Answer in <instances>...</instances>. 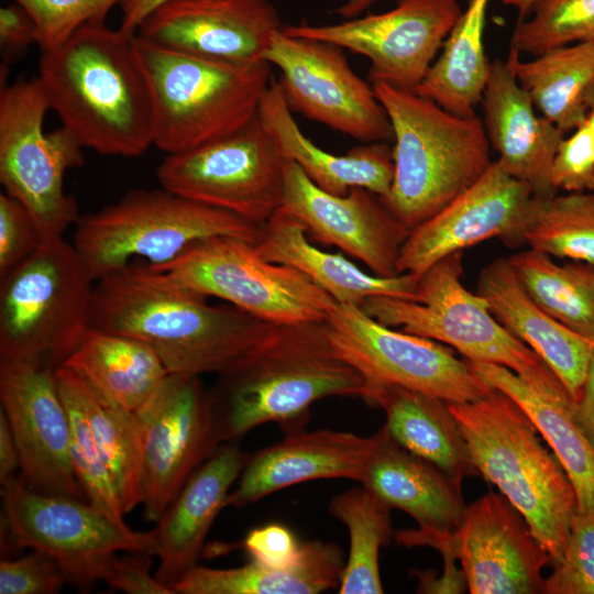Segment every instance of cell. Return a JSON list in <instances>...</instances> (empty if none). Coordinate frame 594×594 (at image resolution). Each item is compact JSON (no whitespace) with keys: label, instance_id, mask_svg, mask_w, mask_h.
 <instances>
[{"label":"cell","instance_id":"7c38bea8","mask_svg":"<svg viewBox=\"0 0 594 594\" xmlns=\"http://www.w3.org/2000/svg\"><path fill=\"white\" fill-rule=\"evenodd\" d=\"M150 266L274 324L324 321L338 305L301 272L265 260L253 242L241 238H207L175 260Z\"/></svg>","mask_w":594,"mask_h":594},{"label":"cell","instance_id":"ee69618b","mask_svg":"<svg viewBox=\"0 0 594 594\" xmlns=\"http://www.w3.org/2000/svg\"><path fill=\"white\" fill-rule=\"evenodd\" d=\"M551 183L566 193L594 191V134L586 121L560 142Z\"/></svg>","mask_w":594,"mask_h":594},{"label":"cell","instance_id":"484cf974","mask_svg":"<svg viewBox=\"0 0 594 594\" xmlns=\"http://www.w3.org/2000/svg\"><path fill=\"white\" fill-rule=\"evenodd\" d=\"M476 294L494 318L551 369L576 402L585 383L594 342L572 332L540 308L526 292L509 258L484 266Z\"/></svg>","mask_w":594,"mask_h":594},{"label":"cell","instance_id":"d6a6232c","mask_svg":"<svg viewBox=\"0 0 594 594\" xmlns=\"http://www.w3.org/2000/svg\"><path fill=\"white\" fill-rule=\"evenodd\" d=\"M342 550L320 540L304 543L300 561L277 569L253 559L242 566H194L170 586L174 594H317L340 586Z\"/></svg>","mask_w":594,"mask_h":594},{"label":"cell","instance_id":"8fae6325","mask_svg":"<svg viewBox=\"0 0 594 594\" xmlns=\"http://www.w3.org/2000/svg\"><path fill=\"white\" fill-rule=\"evenodd\" d=\"M4 546L29 548L52 557L67 583L81 592L106 581L120 551L155 556L153 531L130 529L85 499L34 491L18 476L1 486Z\"/></svg>","mask_w":594,"mask_h":594},{"label":"cell","instance_id":"ffe728a7","mask_svg":"<svg viewBox=\"0 0 594 594\" xmlns=\"http://www.w3.org/2000/svg\"><path fill=\"white\" fill-rule=\"evenodd\" d=\"M280 209L305 226L310 240L339 248L374 275H399L397 263L410 230L375 193L353 187L343 196L329 194L285 158Z\"/></svg>","mask_w":594,"mask_h":594},{"label":"cell","instance_id":"bcb514c9","mask_svg":"<svg viewBox=\"0 0 594 594\" xmlns=\"http://www.w3.org/2000/svg\"><path fill=\"white\" fill-rule=\"evenodd\" d=\"M43 243L28 209L15 198L0 194V277L30 257Z\"/></svg>","mask_w":594,"mask_h":594},{"label":"cell","instance_id":"cb8c5ba5","mask_svg":"<svg viewBox=\"0 0 594 594\" xmlns=\"http://www.w3.org/2000/svg\"><path fill=\"white\" fill-rule=\"evenodd\" d=\"M481 103L496 161L537 198L554 197L558 190L551 183V167L564 133L537 111L506 62H491Z\"/></svg>","mask_w":594,"mask_h":594},{"label":"cell","instance_id":"4dcf8cb0","mask_svg":"<svg viewBox=\"0 0 594 594\" xmlns=\"http://www.w3.org/2000/svg\"><path fill=\"white\" fill-rule=\"evenodd\" d=\"M470 363L495 389L514 399L532 420L571 480L578 510H594V448L575 419L573 397L546 393L503 365L479 361Z\"/></svg>","mask_w":594,"mask_h":594},{"label":"cell","instance_id":"ba28073f","mask_svg":"<svg viewBox=\"0 0 594 594\" xmlns=\"http://www.w3.org/2000/svg\"><path fill=\"white\" fill-rule=\"evenodd\" d=\"M73 245L94 280L143 258L175 260L194 243L217 235L255 242L260 226L164 188L134 189L114 204L80 216Z\"/></svg>","mask_w":594,"mask_h":594},{"label":"cell","instance_id":"5bb4252c","mask_svg":"<svg viewBox=\"0 0 594 594\" xmlns=\"http://www.w3.org/2000/svg\"><path fill=\"white\" fill-rule=\"evenodd\" d=\"M323 327L337 353L367 385L402 386L457 404L475 402L495 389L465 358L458 359L435 340L394 330L360 306L338 304Z\"/></svg>","mask_w":594,"mask_h":594},{"label":"cell","instance_id":"f35d334b","mask_svg":"<svg viewBox=\"0 0 594 594\" xmlns=\"http://www.w3.org/2000/svg\"><path fill=\"white\" fill-rule=\"evenodd\" d=\"M525 243L552 257L594 265V191L540 199Z\"/></svg>","mask_w":594,"mask_h":594},{"label":"cell","instance_id":"7bdbcfd3","mask_svg":"<svg viewBox=\"0 0 594 594\" xmlns=\"http://www.w3.org/2000/svg\"><path fill=\"white\" fill-rule=\"evenodd\" d=\"M544 579V594H594V510H576L563 557Z\"/></svg>","mask_w":594,"mask_h":594},{"label":"cell","instance_id":"d590c367","mask_svg":"<svg viewBox=\"0 0 594 594\" xmlns=\"http://www.w3.org/2000/svg\"><path fill=\"white\" fill-rule=\"evenodd\" d=\"M534 301L582 338L594 342V265L528 249L508 257Z\"/></svg>","mask_w":594,"mask_h":594},{"label":"cell","instance_id":"7dc6e473","mask_svg":"<svg viewBox=\"0 0 594 594\" xmlns=\"http://www.w3.org/2000/svg\"><path fill=\"white\" fill-rule=\"evenodd\" d=\"M399 544L406 547L427 546L437 549L443 558V572L437 578L430 571L416 572L418 593H463L468 588L464 573L455 565L458 560L453 532L422 530H399L395 536Z\"/></svg>","mask_w":594,"mask_h":594},{"label":"cell","instance_id":"816d5d0a","mask_svg":"<svg viewBox=\"0 0 594 594\" xmlns=\"http://www.w3.org/2000/svg\"><path fill=\"white\" fill-rule=\"evenodd\" d=\"M20 471L19 451L4 413L0 409V484L16 479Z\"/></svg>","mask_w":594,"mask_h":594},{"label":"cell","instance_id":"60d3db41","mask_svg":"<svg viewBox=\"0 0 594 594\" xmlns=\"http://www.w3.org/2000/svg\"><path fill=\"white\" fill-rule=\"evenodd\" d=\"M576 43H594V0H540L518 22L510 48L537 56Z\"/></svg>","mask_w":594,"mask_h":594},{"label":"cell","instance_id":"74e56055","mask_svg":"<svg viewBox=\"0 0 594 594\" xmlns=\"http://www.w3.org/2000/svg\"><path fill=\"white\" fill-rule=\"evenodd\" d=\"M329 512L346 527L350 538L339 593H383L378 554L392 537L391 508L360 485L334 496Z\"/></svg>","mask_w":594,"mask_h":594},{"label":"cell","instance_id":"f1b7e54d","mask_svg":"<svg viewBox=\"0 0 594 594\" xmlns=\"http://www.w3.org/2000/svg\"><path fill=\"white\" fill-rule=\"evenodd\" d=\"M254 245L265 260L298 270L338 304L361 306L372 296L416 300V275L369 274L342 254L326 252L312 244L305 226L282 209L260 226Z\"/></svg>","mask_w":594,"mask_h":594},{"label":"cell","instance_id":"7402d4cb","mask_svg":"<svg viewBox=\"0 0 594 594\" xmlns=\"http://www.w3.org/2000/svg\"><path fill=\"white\" fill-rule=\"evenodd\" d=\"M279 14L268 0H166L136 34L158 45L213 59L265 61Z\"/></svg>","mask_w":594,"mask_h":594},{"label":"cell","instance_id":"836d02e7","mask_svg":"<svg viewBox=\"0 0 594 594\" xmlns=\"http://www.w3.org/2000/svg\"><path fill=\"white\" fill-rule=\"evenodd\" d=\"M510 48L506 63L529 95L537 111L563 133L587 118L586 94L594 82V43L551 48L521 61Z\"/></svg>","mask_w":594,"mask_h":594},{"label":"cell","instance_id":"83f0119b","mask_svg":"<svg viewBox=\"0 0 594 594\" xmlns=\"http://www.w3.org/2000/svg\"><path fill=\"white\" fill-rule=\"evenodd\" d=\"M258 119L285 158L295 162L320 189L337 196L353 187L385 197L394 178L393 148L386 142L354 146L344 155L322 150L306 136L293 117L279 80L272 79L261 101Z\"/></svg>","mask_w":594,"mask_h":594},{"label":"cell","instance_id":"d6986e66","mask_svg":"<svg viewBox=\"0 0 594 594\" xmlns=\"http://www.w3.org/2000/svg\"><path fill=\"white\" fill-rule=\"evenodd\" d=\"M0 400L30 488L86 499L69 457V419L55 367L32 360L0 361Z\"/></svg>","mask_w":594,"mask_h":594},{"label":"cell","instance_id":"6f0895ef","mask_svg":"<svg viewBox=\"0 0 594 594\" xmlns=\"http://www.w3.org/2000/svg\"><path fill=\"white\" fill-rule=\"evenodd\" d=\"M586 122L587 124L590 125L593 134H594V105H592L590 108H588V112H587V118H586Z\"/></svg>","mask_w":594,"mask_h":594},{"label":"cell","instance_id":"681fc988","mask_svg":"<svg viewBox=\"0 0 594 594\" xmlns=\"http://www.w3.org/2000/svg\"><path fill=\"white\" fill-rule=\"evenodd\" d=\"M152 554L133 552L128 557H116L106 583L112 588L129 594H174L155 575L151 574Z\"/></svg>","mask_w":594,"mask_h":594},{"label":"cell","instance_id":"9c48e42d","mask_svg":"<svg viewBox=\"0 0 594 594\" xmlns=\"http://www.w3.org/2000/svg\"><path fill=\"white\" fill-rule=\"evenodd\" d=\"M94 286L73 243L44 241L0 277V361L62 365L89 328Z\"/></svg>","mask_w":594,"mask_h":594},{"label":"cell","instance_id":"db71d44e","mask_svg":"<svg viewBox=\"0 0 594 594\" xmlns=\"http://www.w3.org/2000/svg\"><path fill=\"white\" fill-rule=\"evenodd\" d=\"M166 0H123L121 6L122 22L120 29L136 33L145 18Z\"/></svg>","mask_w":594,"mask_h":594},{"label":"cell","instance_id":"4fadbf2b","mask_svg":"<svg viewBox=\"0 0 594 594\" xmlns=\"http://www.w3.org/2000/svg\"><path fill=\"white\" fill-rule=\"evenodd\" d=\"M284 164V155L256 116L224 138L166 154L156 178L173 194L262 226L282 207Z\"/></svg>","mask_w":594,"mask_h":594},{"label":"cell","instance_id":"8d00e7d4","mask_svg":"<svg viewBox=\"0 0 594 594\" xmlns=\"http://www.w3.org/2000/svg\"><path fill=\"white\" fill-rule=\"evenodd\" d=\"M69 370L95 442L110 472L125 515L143 501V462L139 420L135 413L107 400L77 373Z\"/></svg>","mask_w":594,"mask_h":594},{"label":"cell","instance_id":"4316f807","mask_svg":"<svg viewBox=\"0 0 594 594\" xmlns=\"http://www.w3.org/2000/svg\"><path fill=\"white\" fill-rule=\"evenodd\" d=\"M374 435L359 483L391 509L407 513L418 528L454 532L466 507L461 482L402 447L384 426Z\"/></svg>","mask_w":594,"mask_h":594},{"label":"cell","instance_id":"9a60e30c","mask_svg":"<svg viewBox=\"0 0 594 594\" xmlns=\"http://www.w3.org/2000/svg\"><path fill=\"white\" fill-rule=\"evenodd\" d=\"M265 61L280 70L279 84L292 111L362 143L394 141L373 86L353 72L342 47L279 29Z\"/></svg>","mask_w":594,"mask_h":594},{"label":"cell","instance_id":"6da1fadb","mask_svg":"<svg viewBox=\"0 0 594 594\" xmlns=\"http://www.w3.org/2000/svg\"><path fill=\"white\" fill-rule=\"evenodd\" d=\"M207 298L166 272L131 263L95 282L89 327L145 342L169 374L219 375L276 324Z\"/></svg>","mask_w":594,"mask_h":594},{"label":"cell","instance_id":"8992f818","mask_svg":"<svg viewBox=\"0 0 594 594\" xmlns=\"http://www.w3.org/2000/svg\"><path fill=\"white\" fill-rule=\"evenodd\" d=\"M153 103L154 145L182 153L250 123L273 77L266 61L237 63L172 50L138 34Z\"/></svg>","mask_w":594,"mask_h":594},{"label":"cell","instance_id":"11a10c76","mask_svg":"<svg viewBox=\"0 0 594 594\" xmlns=\"http://www.w3.org/2000/svg\"><path fill=\"white\" fill-rule=\"evenodd\" d=\"M377 0H348L337 9V13L345 19H352L367 10Z\"/></svg>","mask_w":594,"mask_h":594},{"label":"cell","instance_id":"1f68e13d","mask_svg":"<svg viewBox=\"0 0 594 594\" xmlns=\"http://www.w3.org/2000/svg\"><path fill=\"white\" fill-rule=\"evenodd\" d=\"M112 404L135 413L169 375L145 342L89 327L62 364Z\"/></svg>","mask_w":594,"mask_h":594},{"label":"cell","instance_id":"44dd1931","mask_svg":"<svg viewBox=\"0 0 594 594\" xmlns=\"http://www.w3.org/2000/svg\"><path fill=\"white\" fill-rule=\"evenodd\" d=\"M453 541L471 594H544L552 558L502 493L466 506Z\"/></svg>","mask_w":594,"mask_h":594},{"label":"cell","instance_id":"c3c4849f","mask_svg":"<svg viewBox=\"0 0 594 594\" xmlns=\"http://www.w3.org/2000/svg\"><path fill=\"white\" fill-rule=\"evenodd\" d=\"M243 547L251 559L277 569L294 566L304 553V543L298 541L288 527L278 522L250 530Z\"/></svg>","mask_w":594,"mask_h":594},{"label":"cell","instance_id":"b9f144b4","mask_svg":"<svg viewBox=\"0 0 594 594\" xmlns=\"http://www.w3.org/2000/svg\"><path fill=\"white\" fill-rule=\"evenodd\" d=\"M20 4L35 25L40 52L58 47L88 24L105 23L110 10L123 0H12Z\"/></svg>","mask_w":594,"mask_h":594},{"label":"cell","instance_id":"f907efd6","mask_svg":"<svg viewBox=\"0 0 594 594\" xmlns=\"http://www.w3.org/2000/svg\"><path fill=\"white\" fill-rule=\"evenodd\" d=\"M31 44H35V25L29 13L13 2L0 9V45L3 63L20 58Z\"/></svg>","mask_w":594,"mask_h":594},{"label":"cell","instance_id":"f6af8a7d","mask_svg":"<svg viewBox=\"0 0 594 594\" xmlns=\"http://www.w3.org/2000/svg\"><path fill=\"white\" fill-rule=\"evenodd\" d=\"M65 583L57 562L38 550L0 562V594H55Z\"/></svg>","mask_w":594,"mask_h":594},{"label":"cell","instance_id":"ac0fdd59","mask_svg":"<svg viewBox=\"0 0 594 594\" xmlns=\"http://www.w3.org/2000/svg\"><path fill=\"white\" fill-rule=\"evenodd\" d=\"M539 201L526 183L493 161L471 187L410 231L400 251L398 274L419 277L442 257L490 239L509 248L526 244L525 233Z\"/></svg>","mask_w":594,"mask_h":594},{"label":"cell","instance_id":"9f6ffc18","mask_svg":"<svg viewBox=\"0 0 594 594\" xmlns=\"http://www.w3.org/2000/svg\"><path fill=\"white\" fill-rule=\"evenodd\" d=\"M540 0H502L505 6L515 8L520 19L527 18Z\"/></svg>","mask_w":594,"mask_h":594},{"label":"cell","instance_id":"e575fe53","mask_svg":"<svg viewBox=\"0 0 594 594\" xmlns=\"http://www.w3.org/2000/svg\"><path fill=\"white\" fill-rule=\"evenodd\" d=\"M490 0H469L415 92L449 112L473 117L481 103L491 62L485 54L484 28Z\"/></svg>","mask_w":594,"mask_h":594},{"label":"cell","instance_id":"3957f363","mask_svg":"<svg viewBox=\"0 0 594 594\" xmlns=\"http://www.w3.org/2000/svg\"><path fill=\"white\" fill-rule=\"evenodd\" d=\"M216 438L239 441L273 422L285 433L305 429L309 409L328 397L364 398L363 375L329 341L323 321L276 324L209 389Z\"/></svg>","mask_w":594,"mask_h":594},{"label":"cell","instance_id":"603a6c76","mask_svg":"<svg viewBox=\"0 0 594 594\" xmlns=\"http://www.w3.org/2000/svg\"><path fill=\"white\" fill-rule=\"evenodd\" d=\"M375 443V435L361 437L336 430L305 429L250 455L227 506L242 508L283 488L321 479L359 482Z\"/></svg>","mask_w":594,"mask_h":594},{"label":"cell","instance_id":"d4e9b609","mask_svg":"<svg viewBox=\"0 0 594 594\" xmlns=\"http://www.w3.org/2000/svg\"><path fill=\"white\" fill-rule=\"evenodd\" d=\"M250 455L239 441L220 444L160 518L152 531L158 559L154 575L161 583L170 588L198 564L205 539Z\"/></svg>","mask_w":594,"mask_h":594},{"label":"cell","instance_id":"2e32d148","mask_svg":"<svg viewBox=\"0 0 594 594\" xmlns=\"http://www.w3.org/2000/svg\"><path fill=\"white\" fill-rule=\"evenodd\" d=\"M135 416L142 442L144 517L157 522L219 447L210 391L200 376L169 374Z\"/></svg>","mask_w":594,"mask_h":594},{"label":"cell","instance_id":"680465c9","mask_svg":"<svg viewBox=\"0 0 594 594\" xmlns=\"http://www.w3.org/2000/svg\"><path fill=\"white\" fill-rule=\"evenodd\" d=\"M585 102H586V106L587 108H590L592 105H594V82L591 85L587 94H586V97H585Z\"/></svg>","mask_w":594,"mask_h":594},{"label":"cell","instance_id":"e0dca14e","mask_svg":"<svg viewBox=\"0 0 594 594\" xmlns=\"http://www.w3.org/2000/svg\"><path fill=\"white\" fill-rule=\"evenodd\" d=\"M462 13L458 0H398L389 11L329 25H286L294 36L323 41L365 56L372 84L415 91Z\"/></svg>","mask_w":594,"mask_h":594},{"label":"cell","instance_id":"7a4b0ae2","mask_svg":"<svg viewBox=\"0 0 594 594\" xmlns=\"http://www.w3.org/2000/svg\"><path fill=\"white\" fill-rule=\"evenodd\" d=\"M135 35L88 24L41 52L38 79L54 110L84 148L136 157L154 145V114Z\"/></svg>","mask_w":594,"mask_h":594},{"label":"cell","instance_id":"30bf717a","mask_svg":"<svg viewBox=\"0 0 594 594\" xmlns=\"http://www.w3.org/2000/svg\"><path fill=\"white\" fill-rule=\"evenodd\" d=\"M51 110L38 79L0 86V183L32 216L43 242L62 238L79 219L77 201L64 176L84 164L82 146L64 127L43 131Z\"/></svg>","mask_w":594,"mask_h":594},{"label":"cell","instance_id":"f546056e","mask_svg":"<svg viewBox=\"0 0 594 594\" xmlns=\"http://www.w3.org/2000/svg\"><path fill=\"white\" fill-rule=\"evenodd\" d=\"M363 399L384 410V427L408 451L461 483L479 475L447 400L388 384L367 385Z\"/></svg>","mask_w":594,"mask_h":594},{"label":"cell","instance_id":"52a82bcc","mask_svg":"<svg viewBox=\"0 0 594 594\" xmlns=\"http://www.w3.org/2000/svg\"><path fill=\"white\" fill-rule=\"evenodd\" d=\"M463 251L449 254L419 277L416 300L372 296L360 306L388 327L446 343L466 360L514 371L552 395H571L551 369L491 314L487 301L462 284Z\"/></svg>","mask_w":594,"mask_h":594},{"label":"cell","instance_id":"5b68a950","mask_svg":"<svg viewBox=\"0 0 594 594\" xmlns=\"http://www.w3.org/2000/svg\"><path fill=\"white\" fill-rule=\"evenodd\" d=\"M372 86L394 134V178L381 199L411 231L486 172L491 145L477 116L454 114L415 91Z\"/></svg>","mask_w":594,"mask_h":594},{"label":"cell","instance_id":"ab89813d","mask_svg":"<svg viewBox=\"0 0 594 594\" xmlns=\"http://www.w3.org/2000/svg\"><path fill=\"white\" fill-rule=\"evenodd\" d=\"M58 391L69 419V457L87 502L117 522L124 524L123 512L110 472L95 442L90 425L65 365L55 369Z\"/></svg>","mask_w":594,"mask_h":594},{"label":"cell","instance_id":"f5cc1de1","mask_svg":"<svg viewBox=\"0 0 594 594\" xmlns=\"http://www.w3.org/2000/svg\"><path fill=\"white\" fill-rule=\"evenodd\" d=\"M574 416L594 448V349L580 398L574 403Z\"/></svg>","mask_w":594,"mask_h":594},{"label":"cell","instance_id":"277c9868","mask_svg":"<svg viewBox=\"0 0 594 594\" xmlns=\"http://www.w3.org/2000/svg\"><path fill=\"white\" fill-rule=\"evenodd\" d=\"M449 405L479 475L522 515L552 564L561 560L578 510L576 493L532 420L498 389L475 402Z\"/></svg>","mask_w":594,"mask_h":594}]
</instances>
